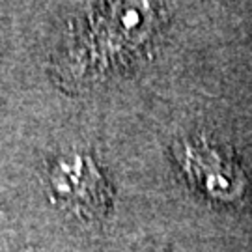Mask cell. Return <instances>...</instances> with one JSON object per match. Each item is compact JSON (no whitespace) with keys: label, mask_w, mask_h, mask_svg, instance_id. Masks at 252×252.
Returning a JSON list of instances; mask_svg holds the SVG:
<instances>
[{"label":"cell","mask_w":252,"mask_h":252,"mask_svg":"<svg viewBox=\"0 0 252 252\" xmlns=\"http://www.w3.org/2000/svg\"><path fill=\"white\" fill-rule=\"evenodd\" d=\"M176 161L190 185L206 198L232 204L243 196V170L226 146L204 135L187 136L176 144Z\"/></svg>","instance_id":"1"},{"label":"cell","mask_w":252,"mask_h":252,"mask_svg":"<svg viewBox=\"0 0 252 252\" xmlns=\"http://www.w3.org/2000/svg\"><path fill=\"white\" fill-rule=\"evenodd\" d=\"M47 181L51 198L79 219H101L110 209L112 189L88 153L60 155L51 164Z\"/></svg>","instance_id":"2"}]
</instances>
